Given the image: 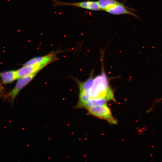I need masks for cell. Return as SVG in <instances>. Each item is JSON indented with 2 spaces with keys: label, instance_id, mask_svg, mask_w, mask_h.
<instances>
[{
  "label": "cell",
  "instance_id": "8",
  "mask_svg": "<svg viewBox=\"0 0 162 162\" xmlns=\"http://www.w3.org/2000/svg\"><path fill=\"white\" fill-rule=\"evenodd\" d=\"M0 77L4 84L11 83L18 79L16 70H10L0 72Z\"/></svg>",
  "mask_w": 162,
  "mask_h": 162
},
{
  "label": "cell",
  "instance_id": "1",
  "mask_svg": "<svg viewBox=\"0 0 162 162\" xmlns=\"http://www.w3.org/2000/svg\"><path fill=\"white\" fill-rule=\"evenodd\" d=\"M102 71L95 77L93 76L92 71L88 78L83 81L75 80L78 84L79 92L78 102L74 108H83L89 100L116 102L114 91L105 72Z\"/></svg>",
  "mask_w": 162,
  "mask_h": 162
},
{
  "label": "cell",
  "instance_id": "2",
  "mask_svg": "<svg viewBox=\"0 0 162 162\" xmlns=\"http://www.w3.org/2000/svg\"><path fill=\"white\" fill-rule=\"evenodd\" d=\"M86 109L90 115L105 120L111 124H115L117 123L107 104L91 107Z\"/></svg>",
  "mask_w": 162,
  "mask_h": 162
},
{
  "label": "cell",
  "instance_id": "3",
  "mask_svg": "<svg viewBox=\"0 0 162 162\" xmlns=\"http://www.w3.org/2000/svg\"><path fill=\"white\" fill-rule=\"evenodd\" d=\"M38 73H35L19 78L14 88L4 95L5 100H8L13 104L15 98L21 90L34 78Z\"/></svg>",
  "mask_w": 162,
  "mask_h": 162
},
{
  "label": "cell",
  "instance_id": "6",
  "mask_svg": "<svg viewBox=\"0 0 162 162\" xmlns=\"http://www.w3.org/2000/svg\"><path fill=\"white\" fill-rule=\"evenodd\" d=\"M131 10H134L133 9L129 8L120 2L118 4L106 10V11L113 15L123 14L131 15L137 18L140 19L138 16L134 14L131 10Z\"/></svg>",
  "mask_w": 162,
  "mask_h": 162
},
{
  "label": "cell",
  "instance_id": "4",
  "mask_svg": "<svg viewBox=\"0 0 162 162\" xmlns=\"http://www.w3.org/2000/svg\"><path fill=\"white\" fill-rule=\"evenodd\" d=\"M52 5L55 7L58 6H72L92 10H101L97 1L88 0L77 2H66L57 0H51Z\"/></svg>",
  "mask_w": 162,
  "mask_h": 162
},
{
  "label": "cell",
  "instance_id": "5",
  "mask_svg": "<svg viewBox=\"0 0 162 162\" xmlns=\"http://www.w3.org/2000/svg\"><path fill=\"white\" fill-rule=\"evenodd\" d=\"M57 59L56 55L54 52H51L44 56L33 58L24 63L23 65H39L45 67Z\"/></svg>",
  "mask_w": 162,
  "mask_h": 162
},
{
  "label": "cell",
  "instance_id": "7",
  "mask_svg": "<svg viewBox=\"0 0 162 162\" xmlns=\"http://www.w3.org/2000/svg\"><path fill=\"white\" fill-rule=\"evenodd\" d=\"M44 67L39 65H23L16 70L18 79L38 73Z\"/></svg>",
  "mask_w": 162,
  "mask_h": 162
},
{
  "label": "cell",
  "instance_id": "9",
  "mask_svg": "<svg viewBox=\"0 0 162 162\" xmlns=\"http://www.w3.org/2000/svg\"><path fill=\"white\" fill-rule=\"evenodd\" d=\"M101 10H106L119 3L116 0H99L97 1Z\"/></svg>",
  "mask_w": 162,
  "mask_h": 162
}]
</instances>
